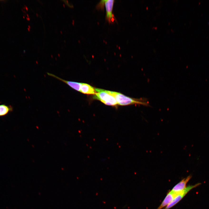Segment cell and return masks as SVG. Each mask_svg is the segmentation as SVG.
Instances as JSON below:
<instances>
[{
  "instance_id": "1",
  "label": "cell",
  "mask_w": 209,
  "mask_h": 209,
  "mask_svg": "<svg viewBox=\"0 0 209 209\" xmlns=\"http://www.w3.org/2000/svg\"><path fill=\"white\" fill-rule=\"evenodd\" d=\"M110 92L115 97L118 104L121 106L134 104H140L146 106H150L149 102L146 98H132L120 93L110 91Z\"/></svg>"
},
{
  "instance_id": "2",
  "label": "cell",
  "mask_w": 209,
  "mask_h": 209,
  "mask_svg": "<svg viewBox=\"0 0 209 209\" xmlns=\"http://www.w3.org/2000/svg\"><path fill=\"white\" fill-rule=\"evenodd\" d=\"M97 93L94 98L99 100L108 106H114L118 104L116 99L109 91L95 88Z\"/></svg>"
},
{
  "instance_id": "3",
  "label": "cell",
  "mask_w": 209,
  "mask_h": 209,
  "mask_svg": "<svg viewBox=\"0 0 209 209\" xmlns=\"http://www.w3.org/2000/svg\"><path fill=\"white\" fill-rule=\"evenodd\" d=\"M200 184V183H198L195 185H190L186 187L183 190L180 192L175 197L171 202L164 209H169L174 207L179 202L189 191L192 189L199 186Z\"/></svg>"
},
{
  "instance_id": "4",
  "label": "cell",
  "mask_w": 209,
  "mask_h": 209,
  "mask_svg": "<svg viewBox=\"0 0 209 209\" xmlns=\"http://www.w3.org/2000/svg\"><path fill=\"white\" fill-rule=\"evenodd\" d=\"M114 2L115 1L113 0H105V6L106 10V19L109 24L113 23L116 21L115 17L113 14Z\"/></svg>"
},
{
  "instance_id": "5",
  "label": "cell",
  "mask_w": 209,
  "mask_h": 209,
  "mask_svg": "<svg viewBox=\"0 0 209 209\" xmlns=\"http://www.w3.org/2000/svg\"><path fill=\"white\" fill-rule=\"evenodd\" d=\"M47 73L48 75L54 78L57 79L65 83L72 89H74L77 91L80 92V90H81V87L82 83L66 81V80L62 79L58 77L57 76L55 75L52 74V73Z\"/></svg>"
},
{
  "instance_id": "6",
  "label": "cell",
  "mask_w": 209,
  "mask_h": 209,
  "mask_svg": "<svg viewBox=\"0 0 209 209\" xmlns=\"http://www.w3.org/2000/svg\"><path fill=\"white\" fill-rule=\"evenodd\" d=\"M192 176L190 175L186 178L184 179L179 183L175 185L171 191L173 192L178 193L182 191L186 187L187 184L191 179Z\"/></svg>"
},
{
  "instance_id": "7",
  "label": "cell",
  "mask_w": 209,
  "mask_h": 209,
  "mask_svg": "<svg viewBox=\"0 0 209 209\" xmlns=\"http://www.w3.org/2000/svg\"><path fill=\"white\" fill-rule=\"evenodd\" d=\"M179 193L173 192L172 191H169L167 194L166 197L163 201L162 203L157 209H162L166 207L173 200Z\"/></svg>"
},
{
  "instance_id": "8",
  "label": "cell",
  "mask_w": 209,
  "mask_h": 209,
  "mask_svg": "<svg viewBox=\"0 0 209 209\" xmlns=\"http://www.w3.org/2000/svg\"><path fill=\"white\" fill-rule=\"evenodd\" d=\"M80 92L83 94H95L97 92L95 88L87 84L82 83Z\"/></svg>"
},
{
  "instance_id": "9",
  "label": "cell",
  "mask_w": 209,
  "mask_h": 209,
  "mask_svg": "<svg viewBox=\"0 0 209 209\" xmlns=\"http://www.w3.org/2000/svg\"><path fill=\"white\" fill-rule=\"evenodd\" d=\"M13 110V107L10 106L5 104L0 105V117L5 116Z\"/></svg>"
},
{
  "instance_id": "10",
  "label": "cell",
  "mask_w": 209,
  "mask_h": 209,
  "mask_svg": "<svg viewBox=\"0 0 209 209\" xmlns=\"http://www.w3.org/2000/svg\"><path fill=\"white\" fill-rule=\"evenodd\" d=\"M105 0L101 1L97 5L96 8L97 10H103L105 6Z\"/></svg>"
},
{
  "instance_id": "11",
  "label": "cell",
  "mask_w": 209,
  "mask_h": 209,
  "mask_svg": "<svg viewBox=\"0 0 209 209\" xmlns=\"http://www.w3.org/2000/svg\"><path fill=\"white\" fill-rule=\"evenodd\" d=\"M63 1L64 2H65L66 4L68 5V6H69V7H71V8H73V5L71 4L68 2V0H63Z\"/></svg>"
},
{
  "instance_id": "12",
  "label": "cell",
  "mask_w": 209,
  "mask_h": 209,
  "mask_svg": "<svg viewBox=\"0 0 209 209\" xmlns=\"http://www.w3.org/2000/svg\"><path fill=\"white\" fill-rule=\"evenodd\" d=\"M24 6L26 8V10H28V8H27V6L25 5H24Z\"/></svg>"
},
{
  "instance_id": "13",
  "label": "cell",
  "mask_w": 209,
  "mask_h": 209,
  "mask_svg": "<svg viewBox=\"0 0 209 209\" xmlns=\"http://www.w3.org/2000/svg\"><path fill=\"white\" fill-rule=\"evenodd\" d=\"M27 19L28 20H30V18H27Z\"/></svg>"
},
{
  "instance_id": "14",
  "label": "cell",
  "mask_w": 209,
  "mask_h": 209,
  "mask_svg": "<svg viewBox=\"0 0 209 209\" xmlns=\"http://www.w3.org/2000/svg\"><path fill=\"white\" fill-rule=\"evenodd\" d=\"M22 11H23V12H24L25 13H26V12L25 11H24V10H23V9H22Z\"/></svg>"
},
{
  "instance_id": "15",
  "label": "cell",
  "mask_w": 209,
  "mask_h": 209,
  "mask_svg": "<svg viewBox=\"0 0 209 209\" xmlns=\"http://www.w3.org/2000/svg\"><path fill=\"white\" fill-rule=\"evenodd\" d=\"M28 27H29V29H31V27H30V25L28 26Z\"/></svg>"
},
{
  "instance_id": "16",
  "label": "cell",
  "mask_w": 209,
  "mask_h": 209,
  "mask_svg": "<svg viewBox=\"0 0 209 209\" xmlns=\"http://www.w3.org/2000/svg\"><path fill=\"white\" fill-rule=\"evenodd\" d=\"M27 29H28V30L29 31H30V29L29 28H28Z\"/></svg>"
},
{
  "instance_id": "17",
  "label": "cell",
  "mask_w": 209,
  "mask_h": 209,
  "mask_svg": "<svg viewBox=\"0 0 209 209\" xmlns=\"http://www.w3.org/2000/svg\"><path fill=\"white\" fill-rule=\"evenodd\" d=\"M27 16L28 17V18H29V15L28 14H27Z\"/></svg>"
},
{
  "instance_id": "18",
  "label": "cell",
  "mask_w": 209,
  "mask_h": 209,
  "mask_svg": "<svg viewBox=\"0 0 209 209\" xmlns=\"http://www.w3.org/2000/svg\"><path fill=\"white\" fill-rule=\"evenodd\" d=\"M25 52H26V51L25 50H24V53H25Z\"/></svg>"
},
{
  "instance_id": "19",
  "label": "cell",
  "mask_w": 209,
  "mask_h": 209,
  "mask_svg": "<svg viewBox=\"0 0 209 209\" xmlns=\"http://www.w3.org/2000/svg\"><path fill=\"white\" fill-rule=\"evenodd\" d=\"M23 8L24 9H26V8H25V6H24V7H23Z\"/></svg>"
},
{
  "instance_id": "20",
  "label": "cell",
  "mask_w": 209,
  "mask_h": 209,
  "mask_svg": "<svg viewBox=\"0 0 209 209\" xmlns=\"http://www.w3.org/2000/svg\"><path fill=\"white\" fill-rule=\"evenodd\" d=\"M36 15L37 16H39V15H38V14H36Z\"/></svg>"
},
{
  "instance_id": "21",
  "label": "cell",
  "mask_w": 209,
  "mask_h": 209,
  "mask_svg": "<svg viewBox=\"0 0 209 209\" xmlns=\"http://www.w3.org/2000/svg\"><path fill=\"white\" fill-rule=\"evenodd\" d=\"M60 32H61V34H63V33H62V31H60Z\"/></svg>"
},
{
  "instance_id": "22",
  "label": "cell",
  "mask_w": 209,
  "mask_h": 209,
  "mask_svg": "<svg viewBox=\"0 0 209 209\" xmlns=\"http://www.w3.org/2000/svg\"><path fill=\"white\" fill-rule=\"evenodd\" d=\"M63 6H64V7H65V5L64 4L63 5Z\"/></svg>"
},
{
  "instance_id": "23",
  "label": "cell",
  "mask_w": 209,
  "mask_h": 209,
  "mask_svg": "<svg viewBox=\"0 0 209 209\" xmlns=\"http://www.w3.org/2000/svg\"><path fill=\"white\" fill-rule=\"evenodd\" d=\"M23 18H25V17L24 16H23Z\"/></svg>"
},
{
  "instance_id": "24",
  "label": "cell",
  "mask_w": 209,
  "mask_h": 209,
  "mask_svg": "<svg viewBox=\"0 0 209 209\" xmlns=\"http://www.w3.org/2000/svg\"><path fill=\"white\" fill-rule=\"evenodd\" d=\"M58 55H59V56H60V54H58Z\"/></svg>"
}]
</instances>
